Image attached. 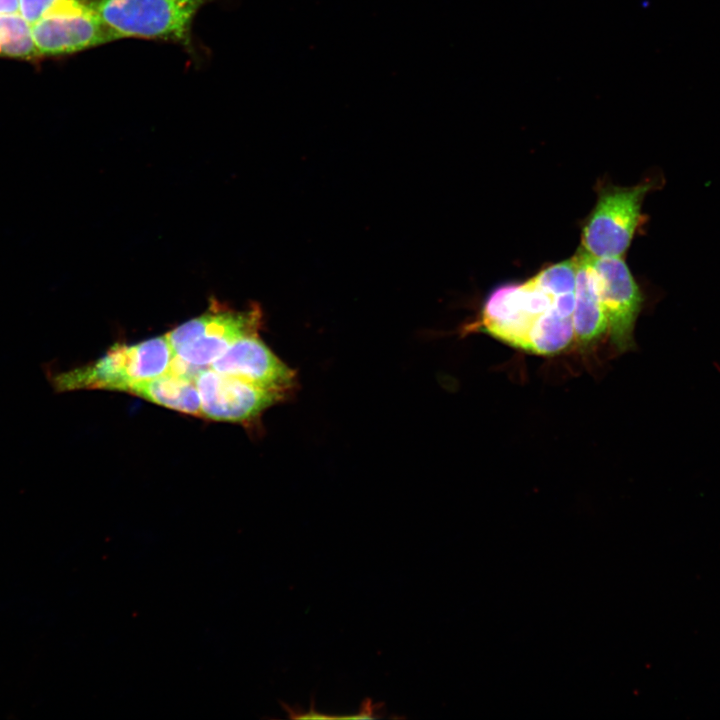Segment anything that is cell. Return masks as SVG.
Instances as JSON below:
<instances>
[{"instance_id": "obj_14", "label": "cell", "mask_w": 720, "mask_h": 720, "mask_svg": "<svg viewBox=\"0 0 720 720\" xmlns=\"http://www.w3.org/2000/svg\"><path fill=\"white\" fill-rule=\"evenodd\" d=\"M577 259H571L550 265L531 280L541 289L555 296L571 293L575 290Z\"/></svg>"}, {"instance_id": "obj_8", "label": "cell", "mask_w": 720, "mask_h": 720, "mask_svg": "<svg viewBox=\"0 0 720 720\" xmlns=\"http://www.w3.org/2000/svg\"><path fill=\"white\" fill-rule=\"evenodd\" d=\"M209 367L286 397L296 386V372L270 350L258 333L237 340Z\"/></svg>"}, {"instance_id": "obj_9", "label": "cell", "mask_w": 720, "mask_h": 720, "mask_svg": "<svg viewBox=\"0 0 720 720\" xmlns=\"http://www.w3.org/2000/svg\"><path fill=\"white\" fill-rule=\"evenodd\" d=\"M535 319L523 306L519 284H508L492 292L484 304L480 319L468 329L485 331L522 349Z\"/></svg>"}, {"instance_id": "obj_13", "label": "cell", "mask_w": 720, "mask_h": 720, "mask_svg": "<svg viewBox=\"0 0 720 720\" xmlns=\"http://www.w3.org/2000/svg\"><path fill=\"white\" fill-rule=\"evenodd\" d=\"M0 56L26 60L40 57L31 25L20 13L0 15Z\"/></svg>"}, {"instance_id": "obj_6", "label": "cell", "mask_w": 720, "mask_h": 720, "mask_svg": "<svg viewBox=\"0 0 720 720\" xmlns=\"http://www.w3.org/2000/svg\"><path fill=\"white\" fill-rule=\"evenodd\" d=\"M31 30L40 57L71 54L119 39L91 2L47 15Z\"/></svg>"}, {"instance_id": "obj_11", "label": "cell", "mask_w": 720, "mask_h": 720, "mask_svg": "<svg viewBox=\"0 0 720 720\" xmlns=\"http://www.w3.org/2000/svg\"><path fill=\"white\" fill-rule=\"evenodd\" d=\"M126 393L181 413L202 416L195 378L166 372L132 385Z\"/></svg>"}, {"instance_id": "obj_4", "label": "cell", "mask_w": 720, "mask_h": 720, "mask_svg": "<svg viewBox=\"0 0 720 720\" xmlns=\"http://www.w3.org/2000/svg\"><path fill=\"white\" fill-rule=\"evenodd\" d=\"M650 183L633 187L606 186L582 231V250L592 257H621L641 219V205Z\"/></svg>"}, {"instance_id": "obj_3", "label": "cell", "mask_w": 720, "mask_h": 720, "mask_svg": "<svg viewBox=\"0 0 720 720\" xmlns=\"http://www.w3.org/2000/svg\"><path fill=\"white\" fill-rule=\"evenodd\" d=\"M261 325L262 313L257 305L244 311L214 310L181 324L166 337L174 356L202 369L237 340L258 333Z\"/></svg>"}, {"instance_id": "obj_7", "label": "cell", "mask_w": 720, "mask_h": 720, "mask_svg": "<svg viewBox=\"0 0 720 720\" xmlns=\"http://www.w3.org/2000/svg\"><path fill=\"white\" fill-rule=\"evenodd\" d=\"M588 256L597 277L612 342L620 351L630 349L643 300L639 287L621 257Z\"/></svg>"}, {"instance_id": "obj_17", "label": "cell", "mask_w": 720, "mask_h": 720, "mask_svg": "<svg viewBox=\"0 0 720 720\" xmlns=\"http://www.w3.org/2000/svg\"><path fill=\"white\" fill-rule=\"evenodd\" d=\"M288 710L290 711L291 717L295 719H334L337 717L321 713L317 711L313 705L310 706L309 710L304 712Z\"/></svg>"}, {"instance_id": "obj_12", "label": "cell", "mask_w": 720, "mask_h": 720, "mask_svg": "<svg viewBox=\"0 0 720 720\" xmlns=\"http://www.w3.org/2000/svg\"><path fill=\"white\" fill-rule=\"evenodd\" d=\"M574 336L572 317L562 316L552 307L534 320L522 349L537 354H553L564 350Z\"/></svg>"}, {"instance_id": "obj_10", "label": "cell", "mask_w": 720, "mask_h": 720, "mask_svg": "<svg viewBox=\"0 0 720 720\" xmlns=\"http://www.w3.org/2000/svg\"><path fill=\"white\" fill-rule=\"evenodd\" d=\"M577 274L572 323L575 337L582 343L597 340L608 330V321L600 301L597 277L584 250L576 255Z\"/></svg>"}, {"instance_id": "obj_16", "label": "cell", "mask_w": 720, "mask_h": 720, "mask_svg": "<svg viewBox=\"0 0 720 720\" xmlns=\"http://www.w3.org/2000/svg\"><path fill=\"white\" fill-rule=\"evenodd\" d=\"M574 304V292L565 293L554 297L553 308L562 316L572 317Z\"/></svg>"}, {"instance_id": "obj_15", "label": "cell", "mask_w": 720, "mask_h": 720, "mask_svg": "<svg viewBox=\"0 0 720 720\" xmlns=\"http://www.w3.org/2000/svg\"><path fill=\"white\" fill-rule=\"evenodd\" d=\"M89 2L91 0H19V13L32 25L47 15Z\"/></svg>"}, {"instance_id": "obj_18", "label": "cell", "mask_w": 720, "mask_h": 720, "mask_svg": "<svg viewBox=\"0 0 720 720\" xmlns=\"http://www.w3.org/2000/svg\"><path fill=\"white\" fill-rule=\"evenodd\" d=\"M19 13V0H0V15Z\"/></svg>"}, {"instance_id": "obj_1", "label": "cell", "mask_w": 720, "mask_h": 720, "mask_svg": "<svg viewBox=\"0 0 720 720\" xmlns=\"http://www.w3.org/2000/svg\"><path fill=\"white\" fill-rule=\"evenodd\" d=\"M173 357L166 335L131 345L117 344L93 362L55 374L51 382L58 392L84 389L126 392L136 383L166 373Z\"/></svg>"}, {"instance_id": "obj_5", "label": "cell", "mask_w": 720, "mask_h": 720, "mask_svg": "<svg viewBox=\"0 0 720 720\" xmlns=\"http://www.w3.org/2000/svg\"><path fill=\"white\" fill-rule=\"evenodd\" d=\"M195 383L202 416L225 422L247 423L287 397L210 367L198 371Z\"/></svg>"}, {"instance_id": "obj_2", "label": "cell", "mask_w": 720, "mask_h": 720, "mask_svg": "<svg viewBox=\"0 0 720 720\" xmlns=\"http://www.w3.org/2000/svg\"><path fill=\"white\" fill-rule=\"evenodd\" d=\"M213 0H92L100 18L119 39L136 37L177 43L192 52V26Z\"/></svg>"}]
</instances>
